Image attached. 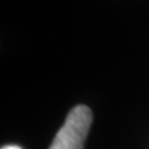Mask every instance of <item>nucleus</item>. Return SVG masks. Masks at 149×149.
Masks as SVG:
<instances>
[{"label":"nucleus","instance_id":"obj_1","mask_svg":"<svg viewBox=\"0 0 149 149\" xmlns=\"http://www.w3.org/2000/svg\"><path fill=\"white\" fill-rule=\"evenodd\" d=\"M92 123V112L87 106H76L68 113L50 149H83Z\"/></svg>","mask_w":149,"mask_h":149},{"label":"nucleus","instance_id":"obj_2","mask_svg":"<svg viewBox=\"0 0 149 149\" xmlns=\"http://www.w3.org/2000/svg\"><path fill=\"white\" fill-rule=\"evenodd\" d=\"M1 149H21V148L17 147V146H5V147H3Z\"/></svg>","mask_w":149,"mask_h":149}]
</instances>
